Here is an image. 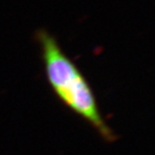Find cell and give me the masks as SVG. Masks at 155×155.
Listing matches in <instances>:
<instances>
[{"label": "cell", "instance_id": "cell-1", "mask_svg": "<svg viewBox=\"0 0 155 155\" xmlns=\"http://www.w3.org/2000/svg\"><path fill=\"white\" fill-rule=\"evenodd\" d=\"M36 39L46 80L59 101L92 126L106 142H114L117 136L106 123L93 88L79 66L47 30L38 29Z\"/></svg>", "mask_w": 155, "mask_h": 155}]
</instances>
